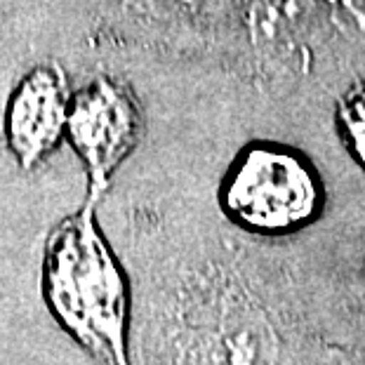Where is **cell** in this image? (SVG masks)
<instances>
[{
	"mask_svg": "<svg viewBox=\"0 0 365 365\" xmlns=\"http://www.w3.org/2000/svg\"><path fill=\"white\" fill-rule=\"evenodd\" d=\"M95 198L45 245V297L59 323L108 365H130L128 283L95 222Z\"/></svg>",
	"mask_w": 365,
	"mask_h": 365,
	"instance_id": "6da1fadb",
	"label": "cell"
},
{
	"mask_svg": "<svg viewBox=\"0 0 365 365\" xmlns=\"http://www.w3.org/2000/svg\"><path fill=\"white\" fill-rule=\"evenodd\" d=\"M220 200L238 227L283 236L316 220L323 189L312 163L297 151L278 144H252L229 168Z\"/></svg>",
	"mask_w": 365,
	"mask_h": 365,
	"instance_id": "7a4b0ae2",
	"label": "cell"
},
{
	"mask_svg": "<svg viewBox=\"0 0 365 365\" xmlns=\"http://www.w3.org/2000/svg\"><path fill=\"white\" fill-rule=\"evenodd\" d=\"M281 339L259 299L236 278L220 276L191 316V365H278Z\"/></svg>",
	"mask_w": 365,
	"mask_h": 365,
	"instance_id": "3957f363",
	"label": "cell"
},
{
	"mask_svg": "<svg viewBox=\"0 0 365 365\" xmlns=\"http://www.w3.org/2000/svg\"><path fill=\"white\" fill-rule=\"evenodd\" d=\"M66 135L88 170V198L99 200L142 135V108L135 92L118 78L99 76L73 97Z\"/></svg>",
	"mask_w": 365,
	"mask_h": 365,
	"instance_id": "277c9868",
	"label": "cell"
},
{
	"mask_svg": "<svg viewBox=\"0 0 365 365\" xmlns=\"http://www.w3.org/2000/svg\"><path fill=\"white\" fill-rule=\"evenodd\" d=\"M71 102L66 73L57 64L31 68L12 90L5 113V137L24 170L48 156L66 132Z\"/></svg>",
	"mask_w": 365,
	"mask_h": 365,
	"instance_id": "5b68a950",
	"label": "cell"
},
{
	"mask_svg": "<svg viewBox=\"0 0 365 365\" xmlns=\"http://www.w3.org/2000/svg\"><path fill=\"white\" fill-rule=\"evenodd\" d=\"M252 59L264 76L281 78L307 64L321 0H240Z\"/></svg>",
	"mask_w": 365,
	"mask_h": 365,
	"instance_id": "8992f818",
	"label": "cell"
},
{
	"mask_svg": "<svg viewBox=\"0 0 365 365\" xmlns=\"http://www.w3.org/2000/svg\"><path fill=\"white\" fill-rule=\"evenodd\" d=\"M113 19L139 38L180 41L196 36L222 0H106Z\"/></svg>",
	"mask_w": 365,
	"mask_h": 365,
	"instance_id": "52a82bcc",
	"label": "cell"
},
{
	"mask_svg": "<svg viewBox=\"0 0 365 365\" xmlns=\"http://www.w3.org/2000/svg\"><path fill=\"white\" fill-rule=\"evenodd\" d=\"M337 120L349 151L365 170V83L344 95L337 106Z\"/></svg>",
	"mask_w": 365,
	"mask_h": 365,
	"instance_id": "ba28073f",
	"label": "cell"
},
{
	"mask_svg": "<svg viewBox=\"0 0 365 365\" xmlns=\"http://www.w3.org/2000/svg\"><path fill=\"white\" fill-rule=\"evenodd\" d=\"M332 19L346 31L365 41V0H325Z\"/></svg>",
	"mask_w": 365,
	"mask_h": 365,
	"instance_id": "9c48e42d",
	"label": "cell"
}]
</instances>
